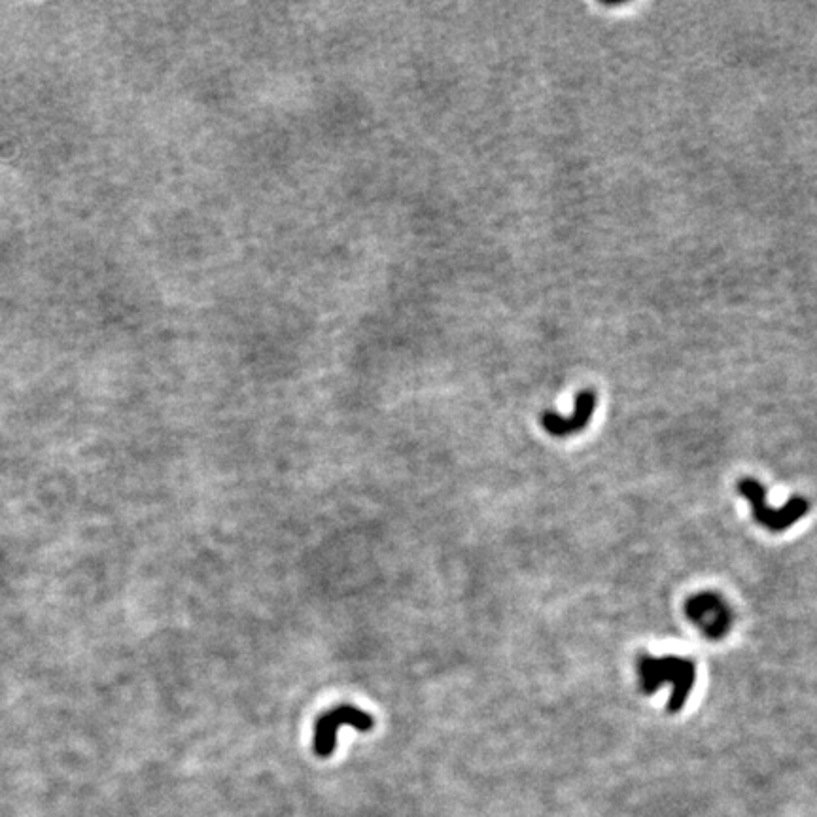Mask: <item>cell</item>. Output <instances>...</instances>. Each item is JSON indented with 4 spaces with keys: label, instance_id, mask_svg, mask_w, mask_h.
<instances>
[{
    "label": "cell",
    "instance_id": "cell-1",
    "mask_svg": "<svg viewBox=\"0 0 817 817\" xmlns=\"http://www.w3.org/2000/svg\"><path fill=\"white\" fill-rule=\"evenodd\" d=\"M640 685L645 695L657 693L661 687L670 685L672 696L668 700V712L678 713L695 687V662L681 657H651L642 653L638 657Z\"/></svg>",
    "mask_w": 817,
    "mask_h": 817
},
{
    "label": "cell",
    "instance_id": "cell-2",
    "mask_svg": "<svg viewBox=\"0 0 817 817\" xmlns=\"http://www.w3.org/2000/svg\"><path fill=\"white\" fill-rule=\"evenodd\" d=\"M736 490L751 505V515H753L755 522H759L761 526H765L766 530L776 532V534L789 530L795 522H799L802 517H806L808 511H810L808 500L800 498V496L791 498L780 509L770 507V505L766 504V492L763 485L759 481H755V479H749V477L740 479L738 485H736Z\"/></svg>",
    "mask_w": 817,
    "mask_h": 817
},
{
    "label": "cell",
    "instance_id": "cell-3",
    "mask_svg": "<svg viewBox=\"0 0 817 817\" xmlns=\"http://www.w3.org/2000/svg\"><path fill=\"white\" fill-rule=\"evenodd\" d=\"M341 727H354L356 731L369 732L373 729V717L356 706H337L324 713L314 725L313 746L318 757H330L337 748V734Z\"/></svg>",
    "mask_w": 817,
    "mask_h": 817
},
{
    "label": "cell",
    "instance_id": "cell-4",
    "mask_svg": "<svg viewBox=\"0 0 817 817\" xmlns=\"http://www.w3.org/2000/svg\"><path fill=\"white\" fill-rule=\"evenodd\" d=\"M685 613L708 640H721L731 630V608L721 596L713 592H700L691 596L685 604Z\"/></svg>",
    "mask_w": 817,
    "mask_h": 817
},
{
    "label": "cell",
    "instance_id": "cell-5",
    "mask_svg": "<svg viewBox=\"0 0 817 817\" xmlns=\"http://www.w3.org/2000/svg\"><path fill=\"white\" fill-rule=\"evenodd\" d=\"M594 407H596L594 392L583 390L575 400V411L572 417L564 418L557 413H545L541 417V424L549 434L555 437H568V435L581 432L589 424V420L594 415Z\"/></svg>",
    "mask_w": 817,
    "mask_h": 817
}]
</instances>
